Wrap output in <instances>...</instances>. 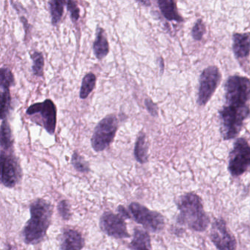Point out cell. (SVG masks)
I'll return each instance as SVG.
<instances>
[{"instance_id": "obj_1", "label": "cell", "mask_w": 250, "mask_h": 250, "mask_svg": "<svg viewBox=\"0 0 250 250\" xmlns=\"http://www.w3.org/2000/svg\"><path fill=\"white\" fill-rule=\"evenodd\" d=\"M177 206L179 210L178 223L197 232L207 229L210 221L198 195L194 193L184 194L178 199Z\"/></svg>"}, {"instance_id": "obj_2", "label": "cell", "mask_w": 250, "mask_h": 250, "mask_svg": "<svg viewBox=\"0 0 250 250\" xmlns=\"http://www.w3.org/2000/svg\"><path fill=\"white\" fill-rule=\"evenodd\" d=\"M31 218L23 229V237L27 244L40 242L46 235L52 219L51 205L43 199H39L30 206Z\"/></svg>"}, {"instance_id": "obj_3", "label": "cell", "mask_w": 250, "mask_h": 250, "mask_svg": "<svg viewBox=\"0 0 250 250\" xmlns=\"http://www.w3.org/2000/svg\"><path fill=\"white\" fill-rule=\"evenodd\" d=\"M248 105L235 106L227 105L219 111L220 131L225 140L235 138L242 129L244 122L250 117Z\"/></svg>"}, {"instance_id": "obj_4", "label": "cell", "mask_w": 250, "mask_h": 250, "mask_svg": "<svg viewBox=\"0 0 250 250\" xmlns=\"http://www.w3.org/2000/svg\"><path fill=\"white\" fill-rule=\"evenodd\" d=\"M118 127L116 115H109L102 119L95 128L92 137L91 145L93 150L101 152L107 148L116 135Z\"/></svg>"}, {"instance_id": "obj_5", "label": "cell", "mask_w": 250, "mask_h": 250, "mask_svg": "<svg viewBox=\"0 0 250 250\" xmlns=\"http://www.w3.org/2000/svg\"><path fill=\"white\" fill-rule=\"evenodd\" d=\"M227 105L244 106L250 100V80L241 76H232L225 85Z\"/></svg>"}, {"instance_id": "obj_6", "label": "cell", "mask_w": 250, "mask_h": 250, "mask_svg": "<svg viewBox=\"0 0 250 250\" xmlns=\"http://www.w3.org/2000/svg\"><path fill=\"white\" fill-rule=\"evenodd\" d=\"M250 168V146L244 138H238L229 153L228 169L234 177L247 172Z\"/></svg>"}, {"instance_id": "obj_7", "label": "cell", "mask_w": 250, "mask_h": 250, "mask_svg": "<svg viewBox=\"0 0 250 250\" xmlns=\"http://www.w3.org/2000/svg\"><path fill=\"white\" fill-rule=\"evenodd\" d=\"M129 211L134 221L143 225L147 230L157 232L165 227V219L161 213L149 210L139 203H131Z\"/></svg>"}, {"instance_id": "obj_8", "label": "cell", "mask_w": 250, "mask_h": 250, "mask_svg": "<svg viewBox=\"0 0 250 250\" xmlns=\"http://www.w3.org/2000/svg\"><path fill=\"white\" fill-rule=\"evenodd\" d=\"M221 74L219 68L215 65L208 67L203 70L200 77L198 102L200 106H205L216 91L221 81Z\"/></svg>"}, {"instance_id": "obj_9", "label": "cell", "mask_w": 250, "mask_h": 250, "mask_svg": "<svg viewBox=\"0 0 250 250\" xmlns=\"http://www.w3.org/2000/svg\"><path fill=\"white\" fill-rule=\"evenodd\" d=\"M27 115L40 114L42 116V124L46 131L51 135L55 132L57 125V108L51 99L32 104L26 112Z\"/></svg>"}, {"instance_id": "obj_10", "label": "cell", "mask_w": 250, "mask_h": 250, "mask_svg": "<svg viewBox=\"0 0 250 250\" xmlns=\"http://www.w3.org/2000/svg\"><path fill=\"white\" fill-rule=\"evenodd\" d=\"M210 237L218 250H236V240L228 230L223 219H216L210 228Z\"/></svg>"}, {"instance_id": "obj_11", "label": "cell", "mask_w": 250, "mask_h": 250, "mask_svg": "<svg viewBox=\"0 0 250 250\" xmlns=\"http://www.w3.org/2000/svg\"><path fill=\"white\" fill-rule=\"evenodd\" d=\"M100 227L105 233L113 238H124L130 236L124 218L120 214H115L112 212L104 213L101 218Z\"/></svg>"}, {"instance_id": "obj_12", "label": "cell", "mask_w": 250, "mask_h": 250, "mask_svg": "<svg viewBox=\"0 0 250 250\" xmlns=\"http://www.w3.org/2000/svg\"><path fill=\"white\" fill-rule=\"evenodd\" d=\"M1 181L8 188L15 187L20 178V172L18 163L14 156L4 153H1Z\"/></svg>"}, {"instance_id": "obj_13", "label": "cell", "mask_w": 250, "mask_h": 250, "mask_svg": "<svg viewBox=\"0 0 250 250\" xmlns=\"http://www.w3.org/2000/svg\"><path fill=\"white\" fill-rule=\"evenodd\" d=\"M232 51L238 60L248 58L250 54V33H235L233 35Z\"/></svg>"}, {"instance_id": "obj_14", "label": "cell", "mask_w": 250, "mask_h": 250, "mask_svg": "<svg viewBox=\"0 0 250 250\" xmlns=\"http://www.w3.org/2000/svg\"><path fill=\"white\" fill-rule=\"evenodd\" d=\"M84 246V238L74 229L65 230L61 236V250H81Z\"/></svg>"}, {"instance_id": "obj_15", "label": "cell", "mask_w": 250, "mask_h": 250, "mask_svg": "<svg viewBox=\"0 0 250 250\" xmlns=\"http://www.w3.org/2000/svg\"><path fill=\"white\" fill-rule=\"evenodd\" d=\"M93 49L95 56L99 60L104 59L109 53V46L107 38L104 30L102 27H98L96 30V39L93 43Z\"/></svg>"}, {"instance_id": "obj_16", "label": "cell", "mask_w": 250, "mask_h": 250, "mask_svg": "<svg viewBox=\"0 0 250 250\" xmlns=\"http://www.w3.org/2000/svg\"><path fill=\"white\" fill-rule=\"evenodd\" d=\"M159 8L162 14L168 21H175L181 22L184 21L181 15L178 14L176 4L172 0H159L158 1Z\"/></svg>"}, {"instance_id": "obj_17", "label": "cell", "mask_w": 250, "mask_h": 250, "mask_svg": "<svg viewBox=\"0 0 250 250\" xmlns=\"http://www.w3.org/2000/svg\"><path fill=\"white\" fill-rule=\"evenodd\" d=\"M129 248L130 250H151L149 234L143 229H136Z\"/></svg>"}, {"instance_id": "obj_18", "label": "cell", "mask_w": 250, "mask_h": 250, "mask_svg": "<svg viewBox=\"0 0 250 250\" xmlns=\"http://www.w3.org/2000/svg\"><path fill=\"white\" fill-rule=\"evenodd\" d=\"M148 145L146 140V134L140 132L137 137L134 147V157L140 164H145L148 160Z\"/></svg>"}, {"instance_id": "obj_19", "label": "cell", "mask_w": 250, "mask_h": 250, "mask_svg": "<svg viewBox=\"0 0 250 250\" xmlns=\"http://www.w3.org/2000/svg\"><path fill=\"white\" fill-rule=\"evenodd\" d=\"M96 77L93 73H88L84 76L80 88V97L81 99H85L88 97L96 86Z\"/></svg>"}, {"instance_id": "obj_20", "label": "cell", "mask_w": 250, "mask_h": 250, "mask_svg": "<svg viewBox=\"0 0 250 250\" xmlns=\"http://www.w3.org/2000/svg\"><path fill=\"white\" fill-rule=\"evenodd\" d=\"M64 4V1L60 0H52L49 2L52 25L56 26L62 19L63 15Z\"/></svg>"}, {"instance_id": "obj_21", "label": "cell", "mask_w": 250, "mask_h": 250, "mask_svg": "<svg viewBox=\"0 0 250 250\" xmlns=\"http://www.w3.org/2000/svg\"><path fill=\"white\" fill-rule=\"evenodd\" d=\"M12 146V131L8 121L5 120L1 124V147L5 150H8Z\"/></svg>"}, {"instance_id": "obj_22", "label": "cell", "mask_w": 250, "mask_h": 250, "mask_svg": "<svg viewBox=\"0 0 250 250\" xmlns=\"http://www.w3.org/2000/svg\"><path fill=\"white\" fill-rule=\"evenodd\" d=\"M11 96L9 88L1 89V119L2 121L6 118L11 109Z\"/></svg>"}, {"instance_id": "obj_23", "label": "cell", "mask_w": 250, "mask_h": 250, "mask_svg": "<svg viewBox=\"0 0 250 250\" xmlns=\"http://www.w3.org/2000/svg\"><path fill=\"white\" fill-rule=\"evenodd\" d=\"M33 60V72L36 77H42L43 76V68H44V58L42 52H34L31 54Z\"/></svg>"}, {"instance_id": "obj_24", "label": "cell", "mask_w": 250, "mask_h": 250, "mask_svg": "<svg viewBox=\"0 0 250 250\" xmlns=\"http://www.w3.org/2000/svg\"><path fill=\"white\" fill-rule=\"evenodd\" d=\"M15 83L14 74L12 71L9 68H1V74H0V84H1V89L10 88L11 86L14 85Z\"/></svg>"}, {"instance_id": "obj_25", "label": "cell", "mask_w": 250, "mask_h": 250, "mask_svg": "<svg viewBox=\"0 0 250 250\" xmlns=\"http://www.w3.org/2000/svg\"><path fill=\"white\" fill-rule=\"evenodd\" d=\"M71 163L74 168L79 172H88L90 171L88 164L85 162L84 158L82 157L77 152H74L73 154Z\"/></svg>"}, {"instance_id": "obj_26", "label": "cell", "mask_w": 250, "mask_h": 250, "mask_svg": "<svg viewBox=\"0 0 250 250\" xmlns=\"http://www.w3.org/2000/svg\"><path fill=\"white\" fill-rule=\"evenodd\" d=\"M206 29L203 20H198L196 21L191 30V36L195 41H200L206 33Z\"/></svg>"}, {"instance_id": "obj_27", "label": "cell", "mask_w": 250, "mask_h": 250, "mask_svg": "<svg viewBox=\"0 0 250 250\" xmlns=\"http://www.w3.org/2000/svg\"><path fill=\"white\" fill-rule=\"evenodd\" d=\"M67 9L69 11L71 20L74 22H77L80 18V8L74 1L70 0L67 2Z\"/></svg>"}, {"instance_id": "obj_28", "label": "cell", "mask_w": 250, "mask_h": 250, "mask_svg": "<svg viewBox=\"0 0 250 250\" xmlns=\"http://www.w3.org/2000/svg\"><path fill=\"white\" fill-rule=\"evenodd\" d=\"M71 208L69 203L66 200H62L58 204V211L62 219L68 220L71 217Z\"/></svg>"}, {"instance_id": "obj_29", "label": "cell", "mask_w": 250, "mask_h": 250, "mask_svg": "<svg viewBox=\"0 0 250 250\" xmlns=\"http://www.w3.org/2000/svg\"><path fill=\"white\" fill-rule=\"evenodd\" d=\"M145 105H146V109H147V112L150 114V115H152L153 117L158 116L159 108H158L157 105L151 99H146L145 100Z\"/></svg>"}, {"instance_id": "obj_30", "label": "cell", "mask_w": 250, "mask_h": 250, "mask_svg": "<svg viewBox=\"0 0 250 250\" xmlns=\"http://www.w3.org/2000/svg\"><path fill=\"white\" fill-rule=\"evenodd\" d=\"M159 65H160V71L161 73H163L164 71V67H165V65H164V61L163 59H162V58L159 59Z\"/></svg>"}, {"instance_id": "obj_31", "label": "cell", "mask_w": 250, "mask_h": 250, "mask_svg": "<svg viewBox=\"0 0 250 250\" xmlns=\"http://www.w3.org/2000/svg\"><path fill=\"white\" fill-rule=\"evenodd\" d=\"M141 3L146 4V5H150V2H148V1H142Z\"/></svg>"}]
</instances>
